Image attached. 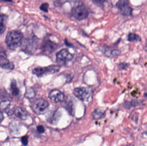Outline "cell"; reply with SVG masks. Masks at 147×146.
I'll return each instance as SVG.
<instances>
[{"label":"cell","mask_w":147,"mask_h":146,"mask_svg":"<svg viewBox=\"0 0 147 146\" xmlns=\"http://www.w3.org/2000/svg\"><path fill=\"white\" fill-rule=\"evenodd\" d=\"M57 48V43L49 39L44 41L41 45V49L43 52L50 54L55 51Z\"/></svg>","instance_id":"obj_9"},{"label":"cell","mask_w":147,"mask_h":146,"mask_svg":"<svg viewBox=\"0 0 147 146\" xmlns=\"http://www.w3.org/2000/svg\"><path fill=\"white\" fill-rule=\"evenodd\" d=\"M28 136H24L21 139V142L22 145H27L28 144Z\"/></svg>","instance_id":"obj_22"},{"label":"cell","mask_w":147,"mask_h":146,"mask_svg":"<svg viewBox=\"0 0 147 146\" xmlns=\"http://www.w3.org/2000/svg\"><path fill=\"white\" fill-rule=\"evenodd\" d=\"M72 14L76 19L81 20L87 17L88 12L84 5H79L73 9Z\"/></svg>","instance_id":"obj_6"},{"label":"cell","mask_w":147,"mask_h":146,"mask_svg":"<svg viewBox=\"0 0 147 146\" xmlns=\"http://www.w3.org/2000/svg\"><path fill=\"white\" fill-rule=\"evenodd\" d=\"M123 106L124 108L127 109H129L132 107L131 102H127V101L124 102V104H123Z\"/></svg>","instance_id":"obj_23"},{"label":"cell","mask_w":147,"mask_h":146,"mask_svg":"<svg viewBox=\"0 0 147 146\" xmlns=\"http://www.w3.org/2000/svg\"><path fill=\"white\" fill-rule=\"evenodd\" d=\"M48 97L53 102L59 103L63 101L65 95L59 90L54 89L50 92Z\"/></svg>","instance_id":"obj_10"},{"label":"cell","mask_w":147,"mask_h":146,"mask_svg":"<svg viewBox=\"0 0 147 146\" xmlns=\"http://www.w3.org/2000/svg\"><path fill=\"white\" fill-rule=\"evenodd\" d=\"M23 35L19 31H13L8 33L6 37V43L9 49L15 50L21 45Z\"/></svg>","instance_id":"obj_1"},{"label":"cell","mask_w":147,"mask_h":146,"mask_svg":"<svg viewBox=\"0 0 147 146\" xmlns=\"http://www.w3.org/2000/svg\"><path fill=\"white\" fill-rule=\"evenodd\" d=\"M10 91L14 96L17 97L20 94V90L17 87L16 81L14 80H13L11 81L10 84Z\"/></svg>","instance_id":"obj_14"},{"label":"cell","mask_w":147,"mask_h":146,"mask_svg":"<svg viewBox=\"0 0 147 146\" xmlns=\"http://www.w3.org/2000/svg\"><path fill=\"white\" fill-rule=\"evenodd\" d=\"M6 17L5 15L0 14V34L3 33L6 30Z\"/></svg>","instance_id":"obj_15"},{"label":"cell","mask_w":147,"mask_h":146,"mask_svg":"<svg viewBox=\"0 0 147 146\" xmlns=\"http://www.w3.org/2000/svg\"><path fill=\"white\" fill-rule=\"evenodd\" d=\"M38 40V38L34 36L26 39L21 44L23 51L28 53L34 52L37 48Z\"/></svg>","instance_id":"obj_3"},{"label":"cell","mask_w":147,"mask_h":146,"mask_svg":"<svg viewBox=\"0 0 147 146\" xmlns=\"http://www.w3.org/2000/svg\"><path fill=\"white\" fill-rule=\"evenodd\" d=\"M3 119V114L2 112L0 110V123L2 122Z\"/></svg>","instance_id":"obj_26"},{"label":"cell","mask_w":147,"mask_h":146,"mask_svg":"<svg viewBox=\"0 0 147 146\" xmlns=\"http://www.w3.org/2000/svg\"><path fill=\"white\" fill-rule=\"evenodd\" d=\"M34 92L32 88L28 89L26 93V97L28 99H32V98L34 97Z\"/></svg>","instance_id":"obj_18"},{"label":"cell","mask_w":147,"mask_h":146,"mask_svg":"<svg viewBox=\"0 0 147 146\" xmlns=\"http://www.w3.org/2000/svg\"><path fill=\"white\" fill-rule=\"evenodd\" d=\"M49 107V104L42 98L36 100L33 105V109L36 114L40 115L45 114Z\"/></svg>","instance_id":"obj_4"},{"label":"cell","mask_w":147,"mask_h":146,"mask_svg":"<svg viewBox=\"0 0 147 146\" xmlns=\"http://www.w3.org/2000/svg\"><path fill=\"white\" fill-rule=\"evenodd\" d=\"M60 69V67L58 65H51L47 67L35 68L33 70L32 73L40 78L47 75L53 74L57 73Z\"/></svg>","instance_id":"obj_2"},{"label":"cell","mask_w":147,"mask_h":146,"mask_svg":"<svg viewBox=\"0 0 147 146\" xmlns=\"http://www.w3.org/2000/svg\"><path fill=\"white\" fill-rule=\"evenodd\" d=\"M66 109L69 111V114L71 115H74V104L73 102L71 100L67 101L66 102Z\"/></svg>","instance_id":"obj_17"},{"label":"cell","mask_w":147,"mask_h":146,"mask_svg":"<svg viewBox=\"0 0 147 146\" xmlns=\"http://www.w3.org/2000/svg\"><path fill=\"white\" fill-rule=\"evenodd\" d=\"M37 130L38 133H43L45 132V128L41 125H40V126L37 127Z\"/></svg>","instance_id":"obj_24"},{"label":"cell","mask_w":147,"mask_h":146,"mask_svg":"<svg viewBox=\"0 0 147 146\" xmlns=\"http://www.w3.org/2000/svg\"><path fill=\"white\" fill-rule=\"evenodd\" d=\"M144 95H145V97H147V94H146V93H145V94H144Z\"/></svg>","instance_id":"obj_27"},{"label":"cell","mask_w":147,"mask_h":146,"mask_svg":"<svg viewBox=\"0 0 147 146\" xmlns=\"http://www.w3.org/2000/svg\"><path fill=\"white\" fill-rule=\"evenodd\" d=\"M48 8H49V4L47 3H44L40 6V8L44 12L47 13L48 11Z\"/></svg>","instance_id":"obj_20"},{"label":"cell","mask_w":147,"mask_h":146,"mask_svg":"<svg viewBox=\"0 0 147 146\" xmlns=\"http://www.w3.org/2000/svg\"><path fill=\"white\" fill-rule=\"evenodd\" d=\"M56 57L58 62L65 63L72 60L73 56L67 49H63L57 53Z\"/></svg>","instance_id":"obj_8"},{"label":"cell","mask_w":147,"mask_h":146,"mask_svg":"<svg viewBox=\"0 0 147 146\" xmlns=\"http://www.w3.org/2000/svg\"><path fill=\"white\" fill-rule=\"evenodd\" d=\"M105 116V112L100 109H96L92 114V117L94 120H99L103 118Z\"/></svg>","instance_id":"obj_13"},{"label":"cell","mask_w":147,"mask_h":146,"mask_svg":"<svg viewBox=\"0 0 147 146\" xmlns=\"http://www.w3.org/2000/svg\"><path fill=\"white\" fill-rule=\"evenodd\" d=\"M0 67L9 70H13L14 68L13 63L9 61L6 56L2 54H0Z\"/></svg>","instance_id":"obj_11"},{"label":"cell","mask_w":147,"mask_h":146,"mask_svg":"<svg viewBox=\"0 0 147 146\" xmlns=\"http://www.w3.org/2000/svg\"><path fill=\"white\" fill-rule=\"evenodd\" d=\"M16 116L22 120H25L28 117V114L24 110L20 107H17L15 109L14 112Z\"/></svg>","instance_id":"obj_12"},{"label":"cell","mask_w":147,"mask_h":146,"mask_svg":"<svg viewBox=\"0 0 147 146\" xmlns=\"http://www.w3.org/2000/svg\"><path fill=\"white\" fill-rule=\"evenodd\" d=\"M132 107H136L138 105V102L136 99H133L131 102Z\"/></svg>","instance_id":"obj_25"},{"label":"cell","mask_w":147,"mask_h":146,"mask_svg":"<svg viewBox=\"0 0 147 146\" xmlns=\"http://www.w3.org/2000/svg\"><path fill=\"white\" fill-rule=\"evenodd\" d=\"M127 39L130 42H140L141 40L140 37L139 35L134 33H130L128 35Z\"/></svg>","instance_id":"obj_16"},{"label":"cell","mask_w":147,"mask_h":146,"mask_svg":"<svg viewBox=\"0 0 147 146\" xmlns=\"http://www.w3.org/2000/svg\"><path fill=\"white\" fill-rule=\"evenodd\" d=\"M71 0H56L55 4L57 6H61L65 3L70 1Z\"/></svg>","instance_id":"obj_21"},{"label":"cell","mask_w":147,"mask_h":146,"mask_svg":"<svg viewBox=\"0 0 147 146\" xmlns=\"http://www.w3.org/2000/svg\"><path fill=\"white\" fill-rule=\"evenodd\" d=\"M93 2L98 7H102L104 4L105 0H92Z\"/></svg>","instance_id":"obj_19"},{"label":"cell","mask_w":147,"mask_h":146,"mask_svg":"<svg viewBox=\"0 0 147 146\" xmlns=\"http://www.w3.org/2000/svg\"><path fill=\"white\" fill-rule=\"evenodd\" d=\"M116 6L123 15L127 16L132 15L133 9L129 6L128 0H118Z\"/></svg>","instance_id":"obj_5"},{"label":"cell","mask_w":147,"mask_h":146,"mask_svg":"<svg viewBox=\"0 0 147 146\" xmlns=\"http://www.w3.org/2000/svg\"><path fill=\"white\" fill-rule=\"evenodd\" d=\"M74 96L82 101H86L90 97L91 93L89 89L86 87H78L73 92Z\"/></svg>","instance_id":"obj_7"}]
</instances>
